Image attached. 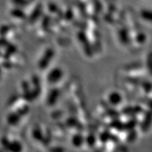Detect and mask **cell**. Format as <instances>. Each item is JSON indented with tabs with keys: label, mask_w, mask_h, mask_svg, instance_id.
Segmentation results:
<instances>
[{
	"label": "cell",
	"mask_w": 152,
	"mask_h": 152,
	"mask_svg": "<svg viewBox=\"0 0 152 152\" xmlns=\"http://www.w3.org/2000/svg\"><path fill=\"white\" fill-rule=\"evenodd\" d=\"M109 101L110 103L113 105H117L119 104L121 102V95L116 92H112L109 94Z\"/></svg>",
	"instance_id": "cell-1"
}]
</instances>
